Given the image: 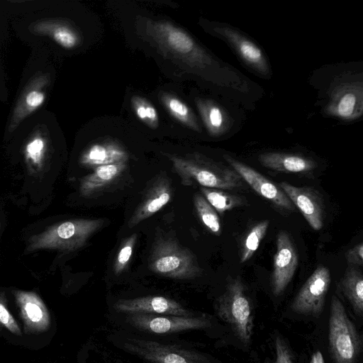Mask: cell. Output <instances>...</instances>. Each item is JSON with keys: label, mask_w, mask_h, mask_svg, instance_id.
I'll return each instance as SVG.
<instances>
[{"label": "cell", "mask_w": 363, "mask_h": 363, "mask_svg": "<svg viewBox=\"0 0 363 363\" xmlns=\"http://www.w3.org/2000/svg\"><path fill=\"white\" fill-rule=\"evenodd\" d=\"M138 34L164 57L186 72L230 93L248 96L251 82L228 64L213 56L184 29L166 20L138 16Z\"/></svg>", "instance_id": "cell-1"}, {"label": "cell", "mask_w": 363, "mask_h": 363, "mask_svg": "<svg viewBox=\"0 0 363 363\" xmlns=\"http://www.w3.org/2000/svg\"><path fill=\"white\" fill-rule=\"evenodd\" d=\"M167 157L182 179L184 185L196 181L203 187L221 190L233 189L243 185L242 177L232 168L199 154L184 158L169 154Z\"/></svg>", "instance_id": "cell-2"}, {"label": "cell", "mask_w": 363, "mask_h": 363, "mask_svg": "<svg viewBox=\"0 0 363 363\" xmlns=\"http://www.w3.org/2000/svg\"><path fill=\"white\" fill-rule=\"evenodd\" d=\"M148 264L155 274L172 279H193L202 272L196 256L169 237L159 238L154 242Z\"/></svg>", "instance_id": "cell-3"}, {"label": "cell", "mask_w": 363, "mask_h": 363, "mask_svg": "<svg viewBox=\"0 0 363 363\" xmlns=\"http://www.w3.org/2000/svg\"><path fill=\"white\" fill-rule=\"evenodd\" d=\"M218 316L227 323L235 336L244 344H249L253 333V315L246 289L240 279H231L216 303Z\"/></svg>", "instance_id": "cell-4"}, {"label": "cell", "mask_w": 363, "mask_h": 363, "mask_svg": "<svg viewBox=\"0 0 363 363\" xmlns=\"http://www.w3.org/2000/svg\"><path fill=\"white\" fill-rule=\"evenodd\" d=\"M101 218L74 219L55 225L32 237L29 251L49 248L73 251L82 247L87 240L104 225Z\"/></svg>", "instance_id": "cell-5"}, {"label": "cell", "mask_w": 363, "mask_h": 363, "mask_svg": "<svg viewBox=\"0 0 363 363\" xmlns=\"http://www.w3.org/2000/svg\"><path fill=\"white\" fill-rule=\"evenodd\" d=\"M328 323L329 349L335 363H357L361 352L359 336L342 303L335 295L331 298Z\"/></svg>", "instance_id": "cell-6"}, {"label": "cell", "mask_w": 363, "mask_h": 363, "mask_svg": "<svg viewBox=\"0 0 363 363\" xmlns=\"http://www.w3.org/2000/svg\"><path fill=\"white\" fill-rule=\"evenodd\" d=\"M120 347L147 363H217L197 350L140 337H123Z\"/></svg>", "instance_id": "cell-7"}, {"label": "cell", "mask_w": 363, "mask_h": 363, "mask_svg": "<svg viewBox=\"0 0 363 363\" xmlns=\"http://www.w3.org/2000/svg\"><path fill=\"white\" fill-rule=\"evenodd\" d=\"M328 116L345 121L360 118L363 113V84L362 76L346 74L336 79L329 89L323 107Z\"/></svg>", "instance_id": "cell-8"}, {"label": "cell", "mask_w": 363, "mask_h": 363, "mask_svg": "<svg viewBox=\"0 0 363 363\" xmlns=\"http://www.w3.org/2000/svg\"><path fill=\"white\" fill-rule=\"evenodd\" d=\"M206 31L225 41L250 69L263 77H269L270 67L262 50L238 30L227 24L203 20Z\"/></svg>", "instance_id": "cell-9"}, {"label": "cell", "mask_w": 363, "mask_h": 363, "mask_svg": "<svg viewBox=\"0 0 363 363\" xmlns=\"http://www.w3.org/2000/svg\"><path fill=\"white\" fill-rule=\"evenodd\" d=\"M125 322L138 330L155 335H170L189 330H205L212 325L211 316L205 313L191 317L129 313L125 315Z\"/></svg>", "instance_id": "cell-10"}, {"label": "cell", "mask_w": 363, "mask_h": 363, "mask_svg": "<svg viewBox=\"0 0 363 363\" xmlns=\"http://www.w3.org/2000/svg\"><path fill=\"white\" fill-rule=\"evenodd\" d=\"M330 283L329 269L318 266L294 298L291 305L292 311L304 315L319 316L324 308Z\"/></svg>", "instance_id": "cell-11"}, {"label": "cell", "mask_w": 363, "mask_h": 363, "mask_svg": "<svg viewBox=\"0 0 363 363\" xmlns=\"http://www.w3.org/2000/svg\"><path fill=\"white\" fill-rule=\"evenodd\" d=\"M298 261L297 251L289 235L285 231L279 232L270 279L274 296H279L285 291L295 274Z\"/></svg>", "instance_id": "cell-12"}, {"label": "cell", "mask_w": 363, "mask_h": 363, "mask_svg": "<svg viewBox=\"0 0 363 363\" xmlns=\"http://www.w3.org/2000/svg\"><path fill=\"white\" fill-rule=\"evenodd\" d=\"M279 186L313 230H319L323 228L325 207L322 195L316 189L308 186H295L286 182L279 183Z\"/></svg>", "instance_id": "cell-13"}, {"label": "cell", "mask_w": 363, "mask_h": 363, "mask_svg": "<svg viewBox=\"0 0 363 363\" xmlns=\"http://www.w3.org/2000/svg\"><path fill=\"white\" fill-rule=\"evenodd\" d=\"M118 313L170 315L191 317L197 315L180 303L162 296H147L129 299H119L113 305Z\"/></svg>", "instance_id": "cell-14"}, {"label": "cell", "mask_w": 363, "mask_h": 363, "mask_svg": "<svg viewBox=\"0 0 363 363\" xmlns=\"http://www.w3.org/2000/svg\"><path fill=\"white\" fill-rule=\"evenodd\" d=\"M224 160L257 194L279 208L294 211L295 206L283 190L276 184L251 167L234 159L228 155Z\"/></svg>", "instance_id": "cell-15"}, {"label": "cell", "mask_w": 363, "mask_h": 363, "mask_svg": "<svg viewBox=\"0 0 363 363\" xmlns=\"http://www.w3.org/2000/svg\"><path fill=\"white\" fill-rule=\"evenodd\" d=\"M16 303L26 333L45 332L51 323L50 315L40 297L33 291H16Z\"/></svg>", "instance_id": "cell-16"}, {"label": "cell", "mask_w": 363, "mask_h": 363, "mask_svg": "<svg viewBox=\"0 0 363 363\" xmlns=\"http://www.w3.org/2000/svg\"><path fill=\"white\" fill-rule=\"evenodd\" d=\"M48 74H38L27 84L20 96L13 110L9 131L12 133L30 113L39 108L44 103V89L49 83Z\"/></svg>", "instance_id": "cell-17"}, {"label": "cell", "mask_w": 363, "mask_h": 363, "mask_svg": "<svg viewBox=\"0 0 363 363\" xmlns=\"http://www.w3.org/2000/svg\"><path fill=\"white\" fill-rule=\"evenodd\" d=\"M129 155L126 150L113 140H106L89 145L82 154L80 163L88 167L126 163Z\"/></svg>", "instance_id": "cell-18"}, {"label": "cell", "mask_w": 363, "mask_h": 363, "mask_svg": "<svg viewBox=\"0 0 363 363\" xmlns=\"http://www.w3.org/2000/svg\"><path fill=\"white\" fill-rule=\"evenodd\" d=\"M258 161L266 168L286 173H307L317 166L310 157L279 152L262 153L258 156Z\"/></svg>", "instance_id": "cell-19"}, {"label": "cell", "mask_w": 363, "mask_h": 363, "mask_svg": "<svg viewBox=\"0 0 363 363\" xmlns=\"http://www.w3.org/2000/svg\"><path fill=\"white\" fill-rule=\"evenodd\" d=\"M171 196L172 189L168 180L165 178L159 179L130 217L128 227L133 228L159 211L169 201Z\"/></svg>", "instance_id": "cell-20"}, {"label": "cell", "mask_w": 363, "mask_h": 363, "mask_svg": "<svg viewBox=\"0 0 363 363\" xmlns=\"http://www.w3.org/2000/svg\"><path fill=\"white\" fill-rule=\"evenodd\" d=\"M195 104L202 121L212 137L225 134L231 127V119L226 111L216 102L208 99L197 97Z\"/></svg>", "instance_id": "cell-21"}, {"label": "cell", "mask_w": 363, "mask_h": 363, "mask_svg": "<svg viewBox=\"0 0 363 363\" xmlns=\"http://www.w3.org/2000/svg\"><path fill=\"white\" fill-rule=\"evenodd\" d=\"M34 33L47 35L65 49L75 48L81 43L78 31L69 23L55 19L40 21L32 28Z\"/></svg>", "instance_id": "cell-22"}, {"label": "cell", "mask_w": 363, "mask_h": 363, "mask_svg": "<svg viewBox=\"0 0 363 363\" xmlns=\"http://www.w3.org/2000/svg\"><path fill=\"white\" fill-rule=\"evenodd\" d=\"M126 167V163L101 165L84 177L80 184V193L83 196H90L111 184Z\"/></svg>", "instance_id": "cell-23"}, {"label": "cell", "mask_w": 363, "mask_h": 363, "mask_svg": "<svg viewBox=\"0 0 363 363\" xmlns=\"http://www.w3.org/2000/svg\"><path fill=\"white\" fill-rule=\"evenodd\" d=\"M340 288L354 313L361 316L363 312V277L362 272L354 267H349L341 280Z\"/></svg>", "instance_id": "cell-24"}, {"label": "cell", "mask_w": 363, "mask_h": 363, "mask_svg": "<svg viewBox=\"0 0 363 363\" xmlns=\"http://www.w3.org/2000/svg\"><path fill=\"white\" fill-rule=\"evenodd\" d=\"M160 99L166 110L176 120L194 131L201 132L196 116L179 98L169 93L162 92Z\"/></svg>", "instance_id": "cell-25"}, {"label": "cell", "mask_w": 363, "mask_h": 363, "mask_svg": "<svg viewBox=\"0 0 363 363\" xmlns=\"http://www.w3.org/2000/svg\"><path fill=\"white\" fill-rule=\"evenodd\" d=\"M201 191L206 201L220 214L245 204L244 200L240 196L221 189L202 186Z\"/></svg>", "instance_id": "cell-26"}, {"label": "cell", "mask_w": 363, "mask_h": 363, "mask_svg": "<svg viewBox=\"0 0 363 363\" xmlns=\"http://www.w3.org/2000/svg\"><path fill=\"white\" fill-rule=\"evenodd\" d=\"M194 206L203 224L213 234L221 233V225L218 213L203 195L196 194L194 199Z\"/></svg>", "instance_id": "cell-27"}, {"label": "cell", "mask_w": 363, "mask_h": 363, "mask_svg": "<svg viewBox=\"0 0 363 363\" xmlns=\"http://www.w3.org/2000/svg\"><path fill=\"white\" fill-rule=\"evenodd\" d=\"M269 227V221L264 220L255 225L249 231L243 242L240 262L249 260L258 249Z\"/></svg>", "instance_id": "cell-28"}, {"label": "cell", "mask_w": 363, "mask_h": 363, "mask_svg": "<svg viewBox=\"0 0 363 363\" xmlns=\"http://www.w3.org/2000/svg\"><path fill=\"white\" fill-rule=\"evenodd\" d=\"M132 108L143 123L155 129L159 125V116L155 106L146 99L140 96H133L130 99Z\"/></svg>", "instance_id": "cell-29"}, {"label": "cell", "mask_w": 363, "mask_h": 363, "mask_svg": "<svg viewBox=\"0 0 363 363\" xmlns=\"http://www.w3.org/2000/svg\"><path fill=\"white\" fill-rule=\"evenodd\" d=\"M137 240V235L127 238L122 244L116 258L113 269L116 274L121 273L128 264Z\"/></svg>", "instance_id": "cell-30"}, {"label": "cell", "mask_w": 363, "mask_h": 363, "mask_svg": "<svg viewBox=\"0 0 363 363\" xmlns=\"http://www.w3.org/2000/svg\"><path fill=\"white\" fill-rule=\"evenodd\" d=\"M45 148V141L40 135L33 138L26 145V155L27 158L35 164L41 162Z\"/></svg>", "instance_id": "cell-31"}, {"label": "cell", "mask_w": 363, "mask_h": 363, "mask_svg": "<svg viewBox=\"0 0 363 363\" xmlns=\"http://www.w3.org/2000/svg\"><path fill=\"white\" fill-rule=\"evenodd\" d=\"M0 324L10 333L21 336V330L16 320L7 308L5 301L0 297Z\"/></svg>", "instance_id": "cell-32"}, {"label": "cell", "mask_w": 363, "mask_h": 363, "mask_svg": "<svg viewBox=\"0 0 363 363\" xmlns=\"http://www.w3.org/2000/svg\"><path fill=\"white\" fill-rule=\"evenodd\" d=\"M275 359L273 363H294L293 356L284 339L277 335L274 340Z\"/></svg>", "instance_id": "cell-33"}, {"label": "cell", "mask_w": 363, "mask_h": 363, "mask_svg": "<svg viewBox=\"0 0 363 363\" xmlns=\"http://www.w3.org/2000/svg\"><path fill=\"white\" fill-rule=\"evenodd\" d=\"M345 258L350 264L362 266L363 264V243L361 242L348 250Z\"/></svg>", "instance_id": "cell-34"}, {"label": "cell", "mask_w": 363, "mask_h": 363, "mask_svg": "<svg viewBox=\"0 0 363 363\" xmlns=\"http://www.w3.org/2000/svg\"><path fill=\"white\" fill-rule=\"evenodd\" d=\"M309 363H325L324 357L320 350L315 351L311 356Z\"/></svg>", "instance_id": "cell-35"}, {"label": "cell", "mask_w": 363, "mask_h": 363, "mask_svg": "<svg viewBox=\"0 0 363 363\" xmlns=\"http://www.w3.org/2000/svg\"><path fill=\"white\" fill-rule=\"evenodd\" d=\"M79 363H84V362H79Z\"/></svg>", "instance_id": "cell-36"}]
</instances>
